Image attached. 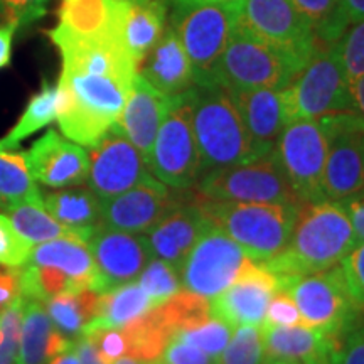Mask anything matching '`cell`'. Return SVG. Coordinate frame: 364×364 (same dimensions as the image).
Instances as JSON below:
<instances>
[{"label": "cell", "mask_w": 364, "mask_h": 364, "mask_svg": "<svg viewBox=\"0 0 364 364\" xmlns=\"http://www.w3.org/2000/svg\"><path fill=\"white\" fill-rule=\"evenodd\" d=\"M285 290L299 309L300 324L329 336L338 344L361 326L364 314L349 292L341 265L299 277Z\"/></svg>", "instance_id": "52a82bcc"}, {"label": "cell", "mask_w": 364, "mask_h": 364, "mask_svg": "<svg viewBox=\"0 0 364 364\" xmlns=\"http://www.w3.org/2000/svg\"><path fill=\"white\" fill-rule=\"evenodd\" d=\"M59 90L58 85L44 81L43 88L34 95L27 103L24 113L16 127L0 140V150H14L19 147L22 140L39 132L44 127L53 124L58 118Z\"/></svg>", "instance_id": "836d02e7"}, {"label": "cell", "mask_w": 364, "mask_h": 364, "mask_svg": "<svg viewBox=\"0 0 364 364\" xmlns=\"http://www.w3.org/2000/svg\"><path fill=\"white\" fill-rule=\"evenodd\" d=\"M0 2L6 7L9 21H12L17 27L41 19L48 6V0H0Z\"/></svg>", "instance_id": "681fc988"}, {"label": "cell", "mask_w": 364, "mask_h": 364, "mask_svg": "<svg viewBox=\"0 0 364 364\" xmlns=\"http://www.w3.org/2000/svg\"><path fill=\"white\" fill-rule=\"evenodd\" d=\"M152 176L174 189H191L201 179V157L196 144L189 91L174 98L157 132L149 159Z\"/></svg>", "instance_id": "8fae6325"}, {"label": "cell", "mask_w": 364, "mask_h": 364, "mask_svg": "<svg viewBox=\"0 0 364 364\" xmlns=\"http://www.w3.org/2000/svg\"><path fill=\"white\" fill-rule=\"evenodd\" d=\"M85 336L93 341L95 348L107 364H112L118 358L129 354V346H127V338L122 329H98L86 332Z\"/></svg>", "instance_id": "bcb514c9"}, {"label": "cell", "mask_w": 364, "mask_h": 364, "mask_svg": "<svg viewBox=\"0 0 364 364\" xmlns=\"http://www.w3.org/2000/svg\"><path fill=\"white\" fill-rule=\"evenodd\" d=\"M300 70L302 66L292 58L272 48L236 22L233 34L216 65L213 83L228 91L282 90Z\"/></svg>", "instance_id": "8992f818"}, {"label": "cell", "mask_w": 364, "mask_h": 364, "mask_svg": "<svg viewBox=\"0 0 364 364\" xmlns=\"http://www.w3.org/2000/svg\"><path fill=\"white\" fill-rule=\"evenodd\" d=\"M22 311L24 299L17 297L11 306L0 312V364H22L21 359V332H22Z\"/></svg>", "instance_id": "60d3db41"}, {"label": "cell", "mask_w": 364, "mask_h": 364, "mask_svg": "<svg viewBox=\"0 0 364 364\" xmlns=\"http://www.w3.org/2000/svg\"><path fill=\"white\" fill-rule=\"evenodd\" d=\"M191 189L186 191L184 201L167 213L147 236L154 257L172 263L179 270L196 241L211 225L193 201Z\"/></svg>", "instance_id": "7402d4cb"}, {"label": "cell", "mask_w": 364, "mask_h": 364, "mask_svg": "<svg viewBox=\"0 0 364 364\" xmlns=\"http://www.w3.org/2000/svg\"><path fill=\"white\" fill-rule=\"evenodd\" d=\"M238 22V4L174 6L171 26L194 70L196 85L209 86Z\"/></svg>", "instance_id": "ba28073f"}, {"label": "cell", "mask_w": 364, "mask_h": 364, "mask_svg": "<svg viewBox=\"0 0 364 364\" xmlns=\"http://www.w3.org/2000/svg\"><path fill=\"white\" fill-rule=\"evenodd\" d=\"M157 309L164 322L171 327L172 332L196 326L211 317V302L208 297L189 292L186 289L179 290L169 300L157 306Z\"/></svg>", "instance_id": "8d00e7d4"}, {"label": "cell", "mask_w": 364, "mask_h": 364, "mask_svg": "<svg viewBox=\"0 0 364 364\" xmlns=\"http://www.w3.org/2000/svg\"><path fill=\"white\" fill-rule=\"evenodd\" d=\"M169 0H122L120 36L136 66L166 31Z\"/></svg>", "instance_id": "d4e9b609"}, {"label": "cell", "mask_w": 364, "mask_h": 364, "mask_svg": "<svg viewBox=\"0 0 364 364\" xmlns=\"http://www.w3.org/2000/svg\"><path fill=\"white\" fill-rule=\"evenodd\" d=\"M231 334H233V326L226 324L225 321L215 316L206 318L204 322H199V324L174 332L176 338L196 346L213 359H216L225 351Z\"/></svg>", "instance_id": "ab89813d"}, {"label": "cell", "mask_w": 364, "mask_h": 364, "mask_svg": "<svg viewBox=\"0 0 364 364\" xmlns=\"http://www.w3.org/2000/svg\"><path fill=\"white\" fill-rule=\"evenodd\" d=\"M300 324V312L289 290L280 289L273 294L267 307L262 327H290Z\"/></svg>", "instance_id": "f6af8a7d"}, {"label": "cell", "mask_w": 364, "mask_h": 364, "mask_svg": "<svg viewBox=\"0 0 364 364\" xmlns=\"http://www.w3.org/2000/svg\"><path fill=\"white\" fill-rule=\"evenodd\" d=\"M19 203H29L44 208L43 194L26 164V154L0 150V209Z\"/></svg>", "instance_id": "d6a6232c"}, {"label": "cell", "mask_w": 364, "mask_h": 364, "mask_svg": "<svg viewBox=\"0 0 364 364\" xmlns=\"http://www.w3.org/2000/svg\"><path fill=\"white\" fill-rule=\"evenodd\" d=\"M43 203L54 220L90 236L95 228L102 225V199L90 188H59L43 196Z\"/></svg>", "instance_id": "f546056e"}, {"label": "cell", "mask_w": 364, "mask_h": 364, "mask_svg": "<svg viewBox=\"0 0 364 364\" xmlns=\"http://www.w3.org/2000/svg\"><path fill=\"white\" fill-rule=\"evenodd\" d=\"M154 307L156 306L152 299L142 287L135 282H129V284L100 294L97 316L86 324L83 334L98 329H122Z\"/></svg>", "instance_id": "f1b7e54d"}, {"label": "cell", "mask_w": 364, "mask_h": 364, "mask_svg": "<svg viewBox=\"0 0 364 364\" xmlns=\"http://www.w3.org/2000/svg\"><path fill=\"white\" fill-rule=\"evenodd\" d=\"M122 0H61L56 29L81 38L120 36Z\"/></svg>", "instance_id": "484cf974"}, {"label": "cell", "mask_w": 364, "mask_h": 364, "mask_svg": "<svg viewBox=\"0 0 364 364\" xmlns=\"http://www.w3.org/2000/svg\"><path fill=\"white\" fill-rule=\"evenodd\" d=\"M327 152L329 132L322 118L289 122L277 140L273 154L302 203L326 199L322 193V177Z\"/></svg>", "instance_id": "30bf717a"}, {"label": "cell", "mask_w": 364, "mask_h": 364, "mask_svg": "<svg viewBox=\"0 0 364 364\" xmlns=\"http://www.w3.org/2000/svg\"><path fill=\"white\" fill-rule=\"evenodd\" d=\"M349 86H351V95L356 113L364 120V76H359L358 80L351 81Z\"/></svg>", "instance_id": "9f6ffc18"}, {"label": "cell", "mask_w": 364, "mask_h": 364, "mask_svg": "<svg viewBox=\"0 0 364 364\" xmlns=\"http://www.w3.org/2000/svg\"><path fill=\"white\" fill-rule=\"evenodd\" d=\"M186 191L174 189L156 177L110 199H102V223L127 233H149L167 213L184 201Z\"/></svg>", "instance_id": "e0dca14e"}, {"label": "cell", "mask_w": 364, "mask_h": 364, "mask_svg": "<svg viewBox=\"0 0 364 364\" xmlns=\"http://www.w3.org/2000/svg\"><path fill=\"white\" fill-rule=\"evenodd\" d=\"M26 164L31 177L41 184L54 189L71 188L88 179L90 154L80 144L49 130L26 152Z\"/></svg>", "instance_id": "d6986e66"}, {"label": "cell", "mask_w": 364, "mask_h": 364, "mask_svg": "<svg viewBox=\"0 0 364 364\" xmlns=\"http://www.w3.org/2000/svg\"><path fill=\"white\" fill-rule=\"evenodd\" d=\"M282 90L258 88L230 91L241 120L247 127L255 159L267 156L275 149L282 130L289 124Z\"/></svg>", "instance_id": "ffe728a7"}, {"label": "cell", "mask_w": 364, "mask_h": 364, "mask_svg": "<svg viewBox=\"0 0 364 364\" xmlns=\"http://www.w3.org/2000/svg\"><path fill=\"white\" fill-rule=\"evenodd\" d=\"M329 132L322 193L329 201H344L364 189V120L358 113L322 118Z\"/></svg>", "instance_id": "5bb4252c"}, {"label": "cell", "mask_w": 364, "mask_h": 364, "mask_svg": "<svg viewBox=\"0 0 364 364\" xmlns=\"http://www.w3.org/2000/svg\"><path fill=\"white\" fill-rule=\"evenodd\" d=\"M21 295L19 290V270H12L0 273V312Z\"/></svg>", "instance_id": "816d5d0a"}, {"label": "cell", "mask_w": 364, "mask_h": 364, "mask_svg": "<svg viewBox=\"0 0 364 364\" xmlns=\"http://www.w3.org/2000/svg\"><path fill=\"white\" fill-rule=\"evenodd\" d=\"M292 4L321 43H336L348 31L343 0H292Z\"/></svg>", "instance_id": "d590c367"}, {"label": "cell", "mask_w": 364, "mask_h": 364, "mask_svg": "<svg viewBox=\"0 0 364 364\" xmlns=\"http://www.w3.org/2000/svg\"><path fill=\"white\" fill-rule=\"evenodd\" d=\"M152 177L140 150L122 134L117 124L91 147L88 188L100 199H110Z\"/></svg>", "instance_id": "9a60e30c"}, {"label": "cell", "mask_w": 364, "mask_h": 364, "mask_svg": "<svg viewBox=\"0 0 364 364\" xmlns=\"http://www.w3.org/2000/svg\"><path fill=\"white\" fill-rule=\"evenodd\" d=\"M17 26L12 21L4 22L0 26V70L6 68L11 63V53H12V38L16 33Z\"/></svg>", "instance_id": "db71d44e"}, {"label": "cell", "mask_w": 364, "mask_h": 364, "mask_svg": "<svg viewBox=\"0 0 364 364\" xmlns=\"http://www.w3.org/2000/svg\"><path fill=\"white\" fill-rule=\"evenodd\" d=\"M71 346V341L54 327L44 302L24 299L21 332L22 364H49L54 356Z\"/></svg>", "instance_id": "4316f807"}, {"label": "cell", "mask_w": 364, "mask_h": 364, "mask_svg": "<svg viewBox=\"0 0 364 364\" xmlns=\"http://www.w3.org/2000/svg\"><path fill=\"white\" fill-rule=\"evenodd\" d=\"M86 243L97 265L95 290L98 294L139 279L154 257L147 236L113 230L103 223L95 228Z\"/></svg>", "instance_id": "2e32d148"}, {"label": "cell", "mask_w": 364, "mask_h": 364, "mask_svg": "<svg viewBox=\"0 0 364 364\" xmlns=\"http://www.w3.org/2000/svg\"><path fill=\"white\" fill-rule=\"evenodd\" d=\"M122 331L127 338L130 356L145 359V361H159L174 334L171 327L164 322L157 306L150 309L142 317L122 327Z\"/></svg>", "instance_id": "e575fe53"}, {"label": "cell", "mask_w": 364, "mask_h": 364, "mask_svg": "<svg viewBox=\"0 0 364 364\" xmlns=\"http://www.w3.org/2000/svg\"><path fill=\"white\" fill-rule=\"evenodd\" d=\"M332 364H364V326H358L356 329L344 336L334 354Z\"/></svg>", "instance_id": "c3c4849f"}, {"label": "cell", "mask_w": 364, "mask_h": 364, "mask_svg": "<svg viewBox=\"0 0 364 364\" xmlns=\"http://www.w3.org/2000/svg\"><path fill=\"white\" fill-rule=\"evenodd\" d=\"M265 348H263L262 326H236L231 339L215 364H263Z\"/></svg>", "instance_id": "74e56055"}, {"label": "cell", "mask_w": 364, "mask_h": 364, "mask_svg": "<svg viewBox=\"0 0 364 364\" xmlns=\"http://www.w3.org/2000/svg\"><path fill=\"white\" fill-rule=\"evenodd\" d=\"M189 105L203 174L253 161L252 140L230 91L196 85L189 91Z\"/></svg>", "instance_id": "277c9868"}, {"label": "cell", "mask_w": 364, "mask_h": 364, "mask_svg": "<svg viewBox=\"0 0 364 364\" xmlns=\"http://www.w3.org/2000/svg\"><path fill=\"white\" fill-rule=\"evenodd\" d=\"M34 245L27 241L9 216L0 215V265L7 268H21L29 260Z\"/></svg>", "instance_id": "b9f144b4"}, {"label": "cell", "mask_w": 364, "mask_h": 364, "mask_svg": "<svg viewBox=\"0 0 364 364\" xmlns=\"http://www.w3.org/2000/svg\"><path fill=\"white\" fill-rule=\"evenodd\" d=\"M136 284L152 299L154 306H161L182 289L181 270L169 262L152 257L139 275Z\"/></svg>", "instance_id": "f35d334b"}, {"label": "cell", "mask_w": 364, "mask_h": 364, "mask_svg": "<svg viewBox=\"0 0 364 364\" xmlns=\"http://www.w3.org/2000/svg\"><path fill=\"white\" fill-rule=\"evenodd\" d=\"M263 364H299L294 361H284V359H265Z\"/></svg>", "instance_id": "94428289"}, {"label": "cell", "mask_w": 364, "mask_h": 364, "mask_svg": "<svg viewBox=\"0 0 364 364\" xmlns=\"http://www.w3.org/2000/svg\"><path fill=\"white\" fill-rule=\"evenodd\" d=\"M253 258L220 228L209 225L181 267L189 292L213 299L240 279Z\"/></svg>", "instance_id": "7c38bea8"}, {"label": "cell", "mask_w": 364, "mask_h": 364, "mask_svg": "<svg viewBox=\"0 0 364 364\" xmlns=\"http://www.w3.org/2000/svg\"><path fill=\"white\" fill-rule=\"evenodd\" d=\"M317 364H332V361H322V363H317Z\"/></svg>", "instance_id": "be15d7a7"}, {"label": "cell", "mask_w": 364, "mask_h": 364, "mask_svg": "<svg viewBox=\"0 0 364 364\" xmlns=\"http://www.w3.org/2000/svg\"><path fill=\"white\" fill-rule=\"evenodd\" d=\"M156 364H161V361H157V363H156Z\"/></svg>", "instance_id": "e7e4bbea"}, {"label": "cell", "mask_w": 364, "mask_h": 364, "mask_svg": "<svg viewBox=\"0 0 364 364\" xmlns=\"http://www.w3.org/2000/svg\"><path fill=\"white\" fill-rule=\"evenodd\" d=\"M354 302L364 314V241L358 243L339 263Z\"/></svg>", "instance_id": "ee69618b"}, {"label": "cell", "mask_w": 364, "mask_h": 364, "mask_svg": "<svg viewBox=\"0 0 364 364\" xmlns=\"http://www.w3.org/2000/svg\"><path fill=\"white\" fill-rule=\"evenodd\" d=\"M341 49L349 83L364 76V21L346 31L341 38Z\"/></svg>", "instance_id": "7bdbcfd3"}, {"label": "cell", "mask_w": 364, "mask_h": 364, "mask_svg": "<svg viewBox=\"0 0 364 364\" xmlns=\"http://www.w3.org/2000/svg\"><path fill=\"white\" fill-rule=\"evenodd\" d=\"M157 361H145V359L130 356V354H125V356L118 358L117 361H113L112 364H156Z\"/></svg>", "instance_id": "91938a15"}, {"label": "cell", "mask_w": 364, "mask_h": 364, "mask_svg": "<svg viewBox=\"0 0 364 364\" xmlns=\"http://www.w3.org/2000/svg\"><path fill=\"white\" fill-rule=\"evenodd\" d=\"M49 364H81L78 356H76V351H75V346H71V348L65 349L63 353H59L58 356H54Z\"/></svg>", "instance_id": "6f0895ef"}, {"label": "cell", "mask_w": 364, "mask_h": 364, "mask_svg": "<svg viewBox=\"0 0 364 364\" xmlns=\"http://www.w3.org/2000/svg\"><path fill=\"white\" fill-rule=\"evenodd\" d=\"M282 93L289 122L356 113L351 86L346 75L341 39L317 46L307 65Z\"/></svg>", "instance_id": "5b68a950"}, {"label": "cell", "mask_w": 364, "mask_h": 364, "mask_svg": "<svg viewBox=\"0 0 364 364\" xmlns=\"http://www.w3.org/2000/svg\"><path fill=\"white\" fill-rule=\"evenodd\" d=\"M159 361L161 364H215V359L209 358L206 353L176 336H172L167 343Z\"/></svg>", "instance_id": "7dc6e473"}, {"label": "cell", "mask_w": 364, "mask_h": 364, "mask_svg": "<svg viewBox=\"0 0 364 364\" xmlns=\"http://www.w3.org/2000/svg\"><path fill=\"white\" fill-rule=\"evenodd\" d=\"M343 7L349 26L364 21V0H343Z\"/></svg>", "instance_id": "11a10c76"}, {"label": "cell", "mask_w": 364, "mask_h": 364, "mask_svg": "<svg viewBox=\"0 0 364 364\" xmlns=\"http://www.w3.org/2000/svg\"><path fill=\"white\" fill-rule=\"evenodd\" d=\"M174 6H198V4H238L241 0H171Z\"/></svg>", "instance_id": "680465c9"}, {"label": "cell", "mask_w": 364, "mask_h": 364, "mask_svg": "<svg viewBox=\"0 0 364 364\" xmlns=\"http://www.w3.org/2000/svg\"><path fill=\"white\" fill-rule=\"evenodd\" d=\"M265 359H284L299 364L332 361L338 343L329 336L304 324L290 327H262Z\"/></svg>", "instance_id": "cb8c5ba5"}, {"label": "cell", "mask_w": 364, "mask_h": 364, "mask_svg": "<svg viewBox=\"0 0 364 364\" xmlns=\"http://www.w3.org/2000/svg\"><path fill=\"white\" fill-rule=\"evenodd\" d=\"M27 262L56 268L83 289L95 290L97 285V265L86 241L59 238L34 245Z\"/></svg>", "instance_id": "83f0119b"}, {"label": "cell", "mask_w": 364, "mask_h": 364, "mask_svg": "<svg viewBox=\"0 0 364 364\" xmlns=\"http://www.w3.org/2000/svg\"><path fill=\"white\" fill-rule=\"evenodd\" d=\"M193 201L213 226L235 240L255 262L265 263L284 252L292 235L299 208L284 203L221 201L199 194Z\"/></svg>", "instance_id": "3957f363"}, {"label": "cell", "mask_w": 364, "mask_h": 364, "mask_svg": "<svg viewBox=\"0 0 364 364\" xmlns=\"http://www.w3.org/2000/svg\"><path fill=\"white\" fill-rule=\"evenodd\" d=\"M139 71L147 83L169 98L182 97L196 86L193 65L171 24L140 63Z\"/></svg>", "instance_id": "603a6c76"}, {"label": "cell", "mask_w": 364, "mask_h": 364, "mask_svg": "<svg viewBox=\"0 0 364 364\" xmlns=\"http://www.w3.org/2000/svg\"><path fill=\"white\" fill-rule=\"evenodd\" d=\"M280 279L260 262H252L240 279L213 297L211 316L230 326H262Z\"/></svg>", "instance_id": "ac0fdd59"}, {"label": "cell", "mask_w": 364, "mask_h": 364, "mask_svg": "<svg viewBox=\"0 0 364 364\" xmlns=\"http://www.w3.org/2000/svg\"><path fill=\"white\" fill-rule=\"evenodd\" d=\"M358 245L351 220L341 201L304 203L284 252L263 263L280 279L282 289L302 275L339 265Z\"/></svg>", "instance_id": "6da1fadb"}, {"label": "cell", "mask_w": 364, "mask_h": 364, "mask_svg": "<svg viewBox=\"0 0 364 364\" xmlns=\"http://www.w3.org/2000/svg\"><path fill=\"white\" fill-rule=\"evenodd\" d=\"M73 346H75L76 356H78L81 364H107L102 358H100L93 341H91L88 336L81 334L80 338L73 343Z\"/></svg>", "instance_id": "f5cc1de1"}, {"label": "cell", "mask_w": 364, "mask_h": 364, "mask_svg": "<svg viewBox=\"0 0 364 364\" xmlns=\"http://www.w3.org/2000/svg\"><path fill=\"white\" fill-rule=\"evenodd\" d=\"M194 189L206 198L221 201L304 204L285 177L273 150L253 161L204 172Z\"/></svg>", "instance_id": "9c48e42d"}, {"label": "cell", "mask_w": 364, "mask_h": 364, "mask_svg": "<svg viewBox=\"0 0 364 364\" xmlns=\"http://www.w3.org/2000/svg\"><path fill=\"white\" fill-rule=\"evenodd\" d=\"M341 203H343L346 213H348L349 220H351L358 243H361V241H364V189L349 196V198H346Z\"/></svg>", "instance_id": "f907efd6"}, {"label": "cell", "mask_w": 364, "mask_h": 364, "mask_svg": "<svg viewBox=\"0 0 364 364\" xmlns=\"http://www.w3.org/2000/svg\"><path fill=\"white\" fill-rule=\"evenodd\" d=\"M9 220L16 230L33 245L46 243V241L59 238H73L88 241L90 235L85 231L75 230L54 220L44 208L29 203H19L6 209Z\"/></svg>", "instance_id": "1f68e13d"}, {"label": "cell", "mask_w": 364, "mask_h": 364, "mask_svg": "<svg viewBox=\"0 0 364 364\" xmlns=\"http://www.w3.org/2000/svg\"><path fill=\"white\" fill-rule=\"evenodd\" d=\"M100 294L85 289L80 292H65L44 302L54 327L71 343L83 334L86 324L97 316Z\"/></svg>", "instance_id": "4dcf8cb0"}, {"label": "cell", "mask_w": 364, "mask_h": 364, "mask_svg": "<svg viewBox=\"0 0 364 364\" xmlns=\"http://www.w3.org/2000/svg\"><path fill=\"white\" fill-rule=\"evenodd\" d=\"M135 76L63 70L56 118L63 134L95 147L120 118Z\"/></svg>", "instance_id": "7a4b0ae2"}, {"label": "cell", "mask_w": 364, "mask_h": 364, "mask_svg": "<svg viewBox=\"0 0 364 364\" xmlns=\"http://www.w3.org/2000/svg\"><path fill=\"white\" fill-rule=\"evenodd\" d=\"M238 22L302 68L318 46L312 27L294 7L292 0H241Z\"/></svg>", "instance_id": "4fadbf2b"}, {"label": "cell", "mask_w": 364, "mask_h": 364, "mask_svg": "<svg viewBox=\"0 0 364 364\" xmlns=\"http://www.w3.org/2000/svg\"><path fill=\"white\" fill-rule=\"evenodd\" d=\"M0 19H6L9 22V17H7V12H6V7L2 6V2H0Z\"/></svg>", "instance_id": "6125c7cd"}, {"label": "cell", "mask_w": 364, "mask_h": 364, "mask_svg": "<svg viewBox=\"0 0 364 364\" xmlns=\"http://www.w3.org/2000/svg\"><path fill=\"white\" fill-rule=\"evenodd\" d=\"M174 98L166 97L136 73L117 127L140 150L149 164L157 132L169 113Z\"/></svg>", "instance_id": "44dd1931"}]
</instances>
